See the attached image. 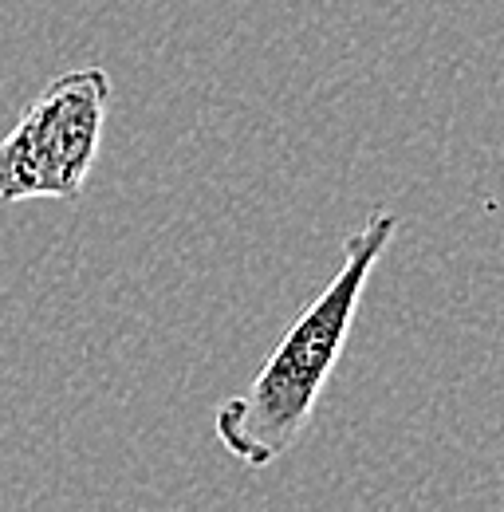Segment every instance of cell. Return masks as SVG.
Listing matches in <instances>:
<instances>
[{
	"instance_id": "7a4b0ae2",
	"label": "cell",
	"mask_w": 504,
	"mask_h": 512,
	"mask_svg": "<svg viewBox=\"0 0 504 512\" xmlns=\"http://www.w3.org/2000/svg\"><path fill=\"white\" fill-rule=\"evenodd\" d=\"M111 75L87 64L56 75L0 138V201H75L99 158Z\"/></svg>"
},
{
	"instance_id": "6da1fadb",
	"label": "cell",
	"mask_w": 504,
	"mask_h": 512,
	"mask_svg": "<svg viewBox=\"0 0 504 512\" xmlns=\"http://www.w3.org/2000/svg\"><path fill=\"white\" fill-rule=\"evenodd\" d=\"M394 233H398V217L390 209H375L343 241L339 272L280 335L264 367L252 375L249 390L217 406L213 414L217 442L249 469L276 465L312 426L319 394L327 390L331 371L343 359L367 280L382 253L390 249Z\"/></svg>"
}]
</instances>
